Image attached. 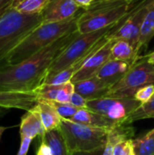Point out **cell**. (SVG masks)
Masks as SVG:
<instances>
[{"label": "cell", "mask_w": 154, "mask_h": 155, "mask_svg": "<svg viewBox=\"0 0 154 155\" xmlns=\"http://www.w3.org/2000/svg\"><path fill=\"white\" fill-rule=\"evenodd\" d=\"M87 102H88L87 99H85L84 96H82L78 93L74 92L72 94L69 103L71 104H73L74 106L77 107L78 109H86L87 108Z\"/></svg>", "instance_id": "4316f807"}, {"label": "cell", "mask_w": 154, "mask_h": 155, "mask_svg": "<svg viewBox=\"0 0 154 155\" xmlns=\"http://www.w3.org/2000/svg\"><path fill=\"white\" fill-rule=\"evenodd\" d=\"M141 57L138 56L136 49L128 41L123 39L114 41L112 47L110 59L124 61L134 64Z\"/></svg>", "instance_id": "ac0fdd59"}, {"label": "cell", "mask_w": 154, "mask_h": 155, "mask_svg": "<svg viewBox=\"0 0 154 155\" xmlns=\"http://www.w3.org/2000/svg\"><path fill=\"white\" fill-rule=\"evenodd\" d=\"M115 39L109 37L108 34L101 40L97 47L88 56L83 66L74 74L71 82L76 83L82 80L96 76L100 69L110 60L111 51Z\"/></svg>", "instance_id": "9c48e42d"}, {"label": "cell", "mask_w": 154, "mask_h": 155, "mask_svg": "<svg viewBox=\"0 0 154 155\" xmlns=\"http://www.w3.org/2000/svg\"><path fill=\"white\" fill-rule=\"evenodd\" d=\"M133 65V64L128 62L110 59L100 69L96 76L100 80L113 87L128 73Z\"/></svg>", "instance_id": "5bb4252c"}, {"label": "cell", "mask_w": 154, "mask_h": 155, "mask_svg": "<svg viewBox=\"0 0 154 155\" xmlns=\"http://www.w3.org/2000/svg\"><path fill=\"white\" fill-rule=\"evenodd\" d=\"M32 141H33V139H30V138H23V139H21L20 147H19V150H18L16 155H27V153H28V150H29V147H30V144H31Z\"/></svg>", "instance_id": "f1b7e54d"}, {"label": "cell", "mask_w": 154, "mask_h": 155, "mask_svg": "<svg viewBox=\"0 0 154 155\" xmlns=\"http://www.w3.org/2000/svg\"><path fill=\"white\" fill-rule=\"evenodd\" d=\"M75 92L73 82H67L58 85L42 84L35 92L38 101H50L69 103L72 94Z\"/></svg>", "instance_id": "8fae6325"}, {"label": "cell", "mask_w": 154, "mask_h": 155, "mask_svg": "<svg viewBox=\"0 0 154 155\" xmlns=\"http://www.w3.org/2000/svg\"><path fill=\"white\" fill-rule=\"evenodd\" d=\"M50 102V101H47ZM53 106L56 109L58 114L63 119H72L79 109L70 103H59V102H50Z\"/></svg>", "instance_id": "cb8c5ba5"}, {"label": "cell", "mask_w": 154, "mask_h": 155, "mask_svg": "<svg viewBox=\"0 0 154 155\" xmlns=\"http://www.w3.org/2000/svg\"><path fill=\"white\" fill-rule=\"evenodd\" d=\"M128 2H129V4L131 5V6H134L135 5H137V4H139L140 2H143V1H144V0H127Z\"/></svg>", "instance_id": "836d02e7"}, {"label": "cell", "mask_w": 154, "mask_h": 155, "mask_svg": "<svg viewBox=\"0 0 154 155\" xmlns=\"http://www.w3.org/2000/svg\"><path fill=\"white\" fill-rule=\"evenodd\" d=\"M150 84H154V65L147 61L144 55L111 88L105 97L133 98L138 89Z\"/></svg>", "instance_id": "8992f818"}, {"label": "cell", "mask_w": 154, "mask_h": 155, "mask_svg": "<svg viewBox=\"0 0 154 155\" xmlns=\"http://www.w3.org/2000/svg\"><path fill=\"white\" fill-rule=\"evenodd\" d=\"M133 8L127 0H95L81 12L77 21L80 34H86L113 25Z\"/></svg>", "instance_id": "277c9868"}, {"label": "cell", "mask_w": 154, "mask_h": 155, "mask_svg": "<svg viewBox=\"0 0 154 155\" xmlns=\"http://www.w3.org/2000/svg\"><path fill=\"white\" fill-rule=\"evenodd\" d=\"M103 147L97 149L93 152H79V153H74L72 155H103Z\"/></svg>", "instance_id": "4dcf8cb0"}, {"label": "cell", "mask_w": 154, "mask_h": 155, "mask_svg": "<svg viewBox=\"0 0 154 155\" xmlns=\"http://www.w3.org/2000/svg\"><path fill=\"white\" fill-rule=\"evenodd\" d=\"M152 7H154V0H144L135 5L130 11L127 19L120 26V28L113 31V27L108 33L109 37L113 38L115 40L123 39L128 41L136 49L137 52V45L143 23L147 14Z\"/></svg>", "instance_id": "52a82bcc"}, {"label": "cell", "mask_w": 154, "mask_h": 155, "mask_svg": "<svg viewBox=\"0 0 154 155\" xmlns=\"http://www.w3.org/2000/svg\"><path fill=\"white\" fill-rule=\"evenodd\" d=\"M12 0H0V14L3 13L11 4Z\"/></svg>", "instance_id": "1f68e13d"}, {"label": "cell", "mask_w": 154, "mask_h": 155, "mask_svg": "<svg viewBox=\"0 0 154 155\" xmlns=\"http://www.w3.org/2000/svg\"><path fill=\"white\" fill-rule=\"evenodd\" d=\"M113 155H135L133 139H126L119 142L113 148Z\"/></svg>", "instance_id": "484cf974"}, {"label": "cell", "mask_w": 154, "mask_h": 155, "mask_svg": "<svg viewBox=\"0 0 154 155\" xmlns=\"http://www.w3.org/2000/svg\"><path fill=\"white\" fill-rule=\"evenodd\" d=\"M77 5L81 8V9H84L85 10L86 8H88L95 0H74Z\"/></svg>", "instance_id": "f546056e"}, {"label": "cell", "mask_w": 154, "mask_h": 155, "mask_svg": "<svg viewBox=\"0 0 154 155\" xmlns=\"http://www.w3.org/2000/svg\"><path fill=\"white\" fill-rule=\"evenodd\" d=\"M140 105L141 104L134 98L102 97L87 102L88 109L118 123H125Z\"/></svg>", "instance_id": "ba28073f"}, {"label": "cell", "mask_w": 154, "mask_h": 155, "mask_svg": "<svg viewBox=\"0 0 154 155\" xmlns=\"http://www.w3.org/2000/svg\"><path fill=\"white\" fill-rule=\"evenodd\" d=\"M75 92L87 100L105 97L112 86L100 80L97 76L74 83Z\"/></svg>", "instance_id": "4fadbf2b"}, {"label": "cell", "mask_w": 154, "mask_h": 155, "mask_svg": "<svg viewBox=\"0 0 154 155\" xmlns=\"http://www.w3.org/2000/svg\"><path fill=\"white\" fill-rule=\"evenodd\" d=\"M5 131V127H3V126H0V140H1V137H2V134Z\"/></svg>", "instance_id": "e575fe53"}, {"label": "cell", "mask_w": 154, "mask_h": 155, "mask_svg": "<svg viewBox=\"0 0 154 155\" xmlns=\"http://www.w3.org/2000/svg\"><path fill=\"white\" fill-rule=\"evenodd\" d=\"M144 119H154V95L150 102L144 104H141L125 121V124H132L134 122L144 120Z\"/></svg>", "instance_id": "603a6c76"}, {"label": "cell", "mask_w": 154, "mask_h": 155, "mask_svg": "<svg viewBox=\"0 0 154 155\" xmlns=\"http://www.w3.org/2000/svg\"><path fill=\"white\" fill-rule=\"evenodd\" d=\"M49 0H12L10 6L24 15H41Z\"/></svg>", "instance_id": "ffe728a7"}, {"label": "cell", "mask_w": 154, "mask_h": 155, "mask_svg": "<svg viewBox=\"0 0 154 155\" xmlns=\"http://www.w3.org/2000/svg\"><path fill=\"white\" fill-rule=\"evenodd\" d=\"M46 133L37 108L34 106L33 109L26 111L21 118L20 124V138L34 139L35 137H43Z\"/></svg>", "instance_id": "7c38bea8"}, {"label": "cell", "mask_w": 154, "mask_h": 155, "mask_svg": "<svg viewBox=\"0 0 154 155\" xmlns=\"http://www.w3.org/2000/svg\"><path fill=\"white\" fill-rule=\"evenodd\" d=\"M135 155H154V128L133 138Z\"/></svg>", "instance_id": "7402d4cb"}, {"label": "cell", "mask_w": 154, "mask_h": 155, "mask_svg": "<svg viewBox=\"0 0 154 155\" xmlns=\"http://www.w3.org/2000/svg\"><path fill=\"white\" fill-rule=\"evenodd\" d=\"M80 14L81 13L70 20L63 22L42 23L34 30H33L8 55L4 66L17 64L33 56L63 36L77 31V21Z\"/></svg>", "instance_id": "7a4b0ae2"}, {"label": "cell", "mask_w": 154, "mask_h": 155, "mask_svg": "<svg viewBox=\"0 0 154 155\" xmlns=\"http://www.w3.org/2000/svg\"><path fill=\"white\" fill-rule=\"evenodd\" d=\"M134 134L135 132L132 124H128L125 123H119L118 124H116L108 132L103 155H113V148L116 143L123 140L133 139Z\"/></svg>", "instance_id": "9a60e30c"}, {"label": "cell", "mask_w": 154, "mask_h": 155, "mask_svg": "<svg viewBox=\"0 0 154 155\" xmlns=\"http://www.w3.org/2000/svg\"><path fill=\"white\" fill-rule=\"evenodd\" d=\"M78 34V30L70 33L28 59L0 68L1 113L11 109L26 112L37 104L36 90L44 84L54 59Z\"/></svg>", "instance_id": "6da1fadb"}, {"label": "cell", "mask_w": 154, "mask_h": 155, "mask_svg": "<svg viewBox=\"0 0 154 155\" xmlns=\"http://www.w3.org/2000/svg\"><path fill=\"white\" fill-rule=\"evenodd\" d=\"M154 95V84L144 85L138 89L133 96V98L138 101L141 104H147L152 100Z\"/></svg>", "instance_id": "d4e9b609"}, {"label": "cell", "mask_w": 154, "mask_h": 155, "mask_svg": "<svg viewBox=\"0 0 154 155\" xmlns=\"http://www.w3.org/2000/svg\"><path fill=\"white\" fill-rule=\"evenodd\" d=\"M42 23L41 15H24L10 5L0 14V68L15 47Z\"/></svg>", "instance_id": "3957f363"}, {"label": "cell", "mask_w": 154, "mask_h": 155, "mask_svg": "<svg viewBox=\"0 0 154 155\" xmlns=\"http://www.w3.org/2000/svg\"><path fill=\"white\" fill-rule=\"evenodd\" d=\"M154 37V7L147 14L141 29L140 37L137 45V54L141 57L142 52L146 49Z\"/></svg>", "instance_id": "d6986e66"}, {"label": "cell", "mask_w": 154, "mask_h": 155, "mask_svg": "<svg viewBox=\"0 0 154 155\" xmlns=\"http://www.w3.org/2000/svg\"><path fill=\"white\" fill-rule=\"evenodd\" d=\"M76 123L98 127V128H104V129H112L118 122H114L113 120L108 119L107 117L93 111L88 108L86 109H79V111L75 114V115L71 119Z\"/></svg>", "instance_id": "2e32d148"}, {"label": "cell", "mask_w": 154, "mask_h": 155, "mask_svg": "<svg viewBox=\"0 0 154 155\" xmlns=\"http://www.w3.org/2000/svg\"><path fill=\"white\" fill-rule=\"evenodd\" d=\"M80 9L74 0H49L41 14L43 23L70 20L79 14Z\"/></svg>", "instance_id": "30bf717a"}, {"label": "cell", "mask_w": 154, "mask_h": 155, "mask_svg": "<svg viewBox=\"0 0 154 155\" xmlns=\"http://www.w3.org/2000/svg\"><path fill=\"white\" fill-rule=\"evenodd\" d=\"M36 155H53L51 147L43 138H41L40 144L36 151Z\"/></svg>", "instance_id": "83f0119b"}, {"label": "cell", "mask_w": 154, "mask_h": 155, "mask_svg": "<svg viewBox=\"0 0 154 155\" xmlns=\"http://www.w3.org/2000/svg\"><path fill=\"white\" fill-rule=\"evenodd\" d=\"M145 56H146L147 61H148L150 64H153L154 65V51L151 52L150 54H148L145 55Z\"/></svg>", "instance_id": "d6a6232c"}, {"label": "cell", "mask_w": 154, "mask_h": 155, "mask_svg": "<svg viewBox=\"0 0 154 155\" xmlns=\"http://www.w3.org/2000/svg\"><path fill=\"white\" fill-rule=\"evenodd\" d=\"M69 153L93 152L104 147L109 129L93 127L63 119L59 127Z\"/></svg>", "instance_id": "5b68a950"}, {"label": "cell", "mask_w": 154, "mask_h": 155, "mask_svg": "<svg viewBox=\"0 0 154 155\" xmlns=\"http://www.w3.org/2000/svg\"><path fill=\"white\" fill-rule=\"evenodd\" d=\"M35 107L40 114L43 125L46 132L59 129L63 118L50 102L40 100Z\"/></svg>", "instance_id": "e0dca14e"}, {"label": "cell", "mask_w": 154, "mask_h": 155, "mask_svg": "<svg viewBox=\"0 0 154 155\" xmlns=\"http://www.w3.org/2000/svg\"><path fill=\"white\" fill-rule=\"evenodd\" d=\"M41 138H43L49 144L52 149L53 155H72L67 149L59 129L46 132Z\"/></svg>", "instance_id": "44dd1931"}]
</instances>
